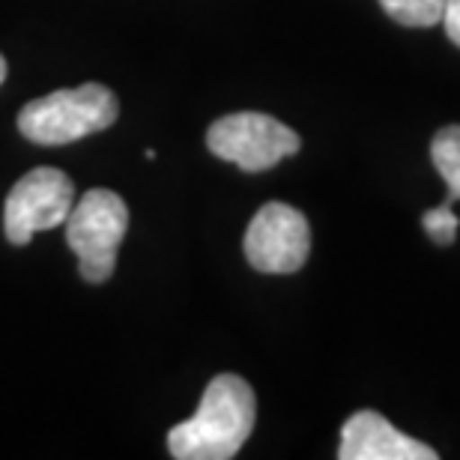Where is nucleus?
<instances>
[{
  "instance_id": "obj_1",
  "label": "nucleus",
  "mask_w": 460,
  "mask_h": 460,
  "mask_svg": "<svg viewBox=\"0 0 460 460\" xmlns=\"http://www.w3.org/2000/svg\"><path fill=\"white\" fill-rule=\"evenodd\" d=\"M254 419L252 385L236 374H218L209 380L195 416L171 428L168 448L177 460H227L252 437Z\"/></svg>"
},
{
  "instance_id": "obj_2",
  "label": "nucleus",
  "mask_w": 460,
  "mask_h": 460,
  "mask_svg": "<svg viewBox=\"0 0 460 460\" xmlns=\"http://www.w3.org/2000/svg\"><path fill=\"white\" fill-rule=\"evenodd\" d=\"M119 102L105 84H81L33 99L18 114V132L27 141L58 146L105 132L117 123Z\"/></svg>"
},
{
  "instance_id": "obj_3",
  "label": "nucleus",
  "mask_w": 460,
  "mask_h": 460,
  "mask_svg": "<svg viewBox=\"0 0 460 460\" xmlns=\"http://www.w3.org/2000/svg\"><path fill=\"white\" fill-rule=\"evenodd\" d=\"M66 243L78 254V272L90 284L114 275L117 252L128 230V207L111 189H90L66 216Z\"/></svg>"
},
{
  "instance_id": "obj_4",
  "label": "nucleus",
  "mask_w": 460,
  "mask_h": 460,
  "mask_svg": "<svg viewBox=\"0 0 460 460\" xmlns=\"http://www.w3.org/2000/svg\"><path fill=\"white\" fill-rule=\"evenodd\" d=\"M209 153L248 173L275 168L279 162L299 153V135L281 119L257 111H239L216 119L207 132Z\"/></svg>"
},
{
  "instance_id": "obj_5",
  "label": "nucleus",
  "mask_w": 460,
  "mask_h": 460,
  "mask_svg": "<svg viewBox=\"0 0 460 460\" xmlns=\"http://www.w3.org/2000/svg\"><path fill=\"white\" fill-rule=\"evenodd\" d=\"M75 186L58 168H33L9 189L4 204V234L13 245H27L40 230L60 227L75 207Z\"/></svg>"
},
{
  "instance_id": "obj_6",
  "label": "nucleus",
  "mask_w": 460,
  "mask_h": 460,
  "mask_svg": "<svg viewBox=\"0 0 460 460\" xmlns=\"http://www.w3.org/2000/svg\"><path fill=\"white\" fill-rule=\"evenodd\" d=\"M245 257L257 272L290 275L299 272L311 252L308 218L290 204H263L245 230Z\"/></svg>"
},
{
  "instance_id": "obj_7",
  "label": "nucleus",
  "mask_w": 460,
  "mask_h": 460,
  "mask_svg": "<svg viewBox=\"0 0 460 460\" xmlns=\"http://www.w3.org/2000/svg\"><path fill=\"white\" fill-rule=\"evenodd\" d=\"M341 460H437V452L419 439L401 434L389 419L374 410L349 416L341 428Z\"/></svg>"
},
{
  "instance_id": "obj_8",
  "label": "nucleus",
  "mask_w": 460,
  "mask_h": 460,
  "mask_svg": "<svg viewBox=\"0 0 460 460\" xmlns=\"http://www.w3.org/2000/svg\"><path fill=\"white\" fill-rule=\"evenodd\" d=\"M430 159L448 186V200H460V126L439 128L430 141Z\"/></svg>"
},
{
  "instance_id": "obj_9",
  "label": "nucleus",
  "mask_w": 460,
  "mask_h": 460,
  "mask_svg": "<svg viewBox=\"0 0 460 460\" xmlns=\"http://www.w3.org/2000/svg\"><path fill=\"white\" fill-rule=\"evenodd\" d=\"M385 15L407 27H434L443 22L446 0H380Z\"/></svg>"
},
{
  "instance_id": "obj_10",
  "label": "nucleus",
  "mask_w": 460,
  "mask_h": 460,
  "mask_svg": "<svg viewBox=\"0 0 460 460\" xmlns=\"http://www.w3.org/2000/svg\"><path fill=\"white\" fill-rule=\"evenodd\" d=\"M421 225H425L428 236L434 239L437 245H452L457 236V216L452 213V200H446L443 207L428 209Z\"/></svg>"
},
{
  "instance_id": "obj_11",
  "label": "nucleus",
  "mask_w": 460,
  "mask_h": 460,
  "mask_svg": "<svg viewBox=\"0 0 460 460\" xmlns=\"http://www.w3.org/2000/svg\"><path fill=\"white\" fill-rule=\"evenodd\" d=\"M443 24H446L448 40H452L455 45H460V0H446V6H443Z\"/></svg>"
},
{
  "instance_id": "obj_12",
  "label": "nucleus",
  "mask_w": 460,
  "mask_h": 460,
  "mask_svg": "<svg viewBox=\"0 0 460 460\" xmlns=\"http://www.w3.org/2000/svg\"><path fill=\"white\" fill-rule=\"evenodd\" d=\"M6 81V60H4V54H0V84Z\"/></svg>"
}]
</instances>
